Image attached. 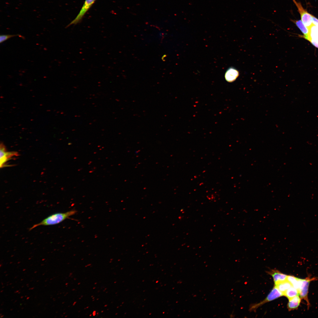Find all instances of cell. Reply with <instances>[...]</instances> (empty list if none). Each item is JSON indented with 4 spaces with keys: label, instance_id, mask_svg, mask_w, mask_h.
Returning <instances> with one entry per match:
<instances>
[{
    "label": "cell",
    "instance_id": "cell-1",
    "mask_svg": "<svg viewBox=\"0 0 318 318\" xmlns=\"http://www.w3.org/2000/svg\"><path fill=\"white\" fill-rule=\"evenodd\" d=\"M77 212L75 210H72L65 213H59L53 214L41 221L34 225L30 230L40 226H49L58 224L75 214Z\"/></svg>",
    "mask_w": 318,
    "mask_h": 318
},
{
    "label": "cell",
    "instance_id": "cell-2",
    "mask_svg": "<svg viewBox=\"0 0 318 318\" xmlns=\"http://www.w3.org/2000/svg\"><path fill=\"white\" fill-rule=\"evenodd\" d=\"M297 7L301 17V20L308 28L312 24V15L309 13L306 9L304 8L301 3L292 0Z\"/></svg>",
    "mask_w": 318,
    "mask_h": 318
},
{
    "label": "cell",
    "instance_id": "cell-3",
    "mask_svg": "<svg viewBox=\"0 0 318 318\" xmlns=\"http://www.w3.org/2000/svg\"><path fill=\"white\" fill-rule=\"evenodd\" d=\"M283 296H284L283 293L280 291L274 285V288L266 297L263 301L258 303L252 304L250 307V311H254L265 303L272 301Z\"/></svg>",
    "mask_w": 318,
    "mask_h": 318
},
{
    "label": "cell",
    "instance_id": "cell-4",
    "mask_svg": "<svg viewBox=\"0 0 318 318\" xmlns=\"http://www.w3.org/2000/svg\"><path fill=\"white\" fill-rule=\"evenodd\" d=\"M96 0H85L80 12L75 18L67 26L68 27L72 24H76L82 19L84 15L91 6Z\"/></svg>",
    "mask_w": 318,
    "mask_h": 318
},
{
    "label": "cell",
    "instance_id": "cell-5",
    "mask_svg": "<svg viewBox=\"0 0 318 318\" xmlns=\"http://www.w3.org/2000/svg\"><path fill=\"white\" fill-rule=\"evenodd\" d=\"M312 280L309 278L305 279H300V284L298 289L299 296L301 299L305 300L308 305L309 304L307 297L309 286L310 281Z\"/></svg>",
    "mask_w": 318,
    "mask_h": 318
},
{
    "label": "cell",
    "instance_id": "cell-6",
    "mask_svg": "<svg viewBox=\"0 0 318 318\" xmlns=\"http://www.w3.org/2000/svg\"><path fill=\"white\" fill-rule=\"evenodd\" d=\"M308 29L309 33L307 41L318 49V26L312 24Z\"/></svg>",
    "mask_w": 318,
    "mask_h": 318
},
{
    "label": "cell",
    "instance_id": "cell-7",
    "mask_svg": "<svg viewBox=\"0 0 318 318\" xmlns=\"http://www.w3.org/2000/svg\"><path fill=\"white\" fill-rule=\"evenodd\" d=\"M0 167H3L4 164L10 158L13 156H17L18 153L15 152L6 151L5 147L3 143L0 144Z\"/></svg>",
    "mask_w": 318,
    "mask_h": 318
},
{
    "label": "cell",
    "instance_id": "cell-8",
    "mask_svg": "<svg viewBox=\"0 0 318 318\" xmlns=\"http://www.w3.org/2000/svg\"><path fill=\"white\" fill-rule=\"evenodd\" d=\"M239 75V73L236 69L231 67L226 71L225 78L226 81L231 82L235 81Z\"/></svg>",
    "mask_w": 318,
    "mask_h": 318
},
{
    "label": "cell",
    "instance_id": "cell-9",
    "mask_svg": "<svg viewBox=\"0 0 318 318\" xmlns=\"http://www.w3.org/2000/svg\"><path fill=\"white\" fill-rule=\"evenodd\" d=\"M269 273L273 277L274 285L287 280V276L276 270H272Z\"/></svg>",
    "mask_w": 318,
    "mask_h": 318
},
{
    "label": "cell",
    "instance_id": "cell-10",
    "mask_svg": "<svg viewBox=\"0 0 318 318\" xmlns=\"http://www.w3.org/2000/svg\"><path fill=\"white\" fill-rule=\"evenodd\" d=\"M291 21L296 25L303 34V35L301 36V37L307 40L309 33L308 28L301 20L291 19Z\"/></svg>",
    "mask_w": 318,
    "mask_h": 318
},
{
    "label": "cell",
    "instance_id": "cell-11",
    "mask_svg": "<svg viewBox=\"0 0 318 318\" xmlns=\"http://www.w3.org/2000/svg\"><path fill=\"white\" fill-rule=\"evenodd\" d=\"M289 300L287 308L290 311L297 308L300 304L301 298L299 296H297L289 299Z\"/></svg>",
    "mask_w": 318,
    "mask_h": 318
},
{
    "label": "cell",
    "instance_id": "cell-12",
    "mask_svg": "<svg viewBox=\"0 0 318 318\" xmlns=\"http://www.w3.org/2000/svg\"><path fill=\"white\" fill-rule=\"evenodd\" d=\"M284 296L289 299L296 296H299V290L292 286L284 293Z\"/></svg>",
    "mask_w": 318,
    "mask_h": 318
},
{
    "label": "cell",
    "instance_id": "cell-13",
    "mask_svg": "<svg viewBox=\"0 0 318 318\" xmlns=\"http://www.w3.org/2000/svg\"><path fill=\"white\" fill-rule=\"evenodd\" d=\"M279 290L283 293H284L288 289L292 286L291 284L287 280L281 282L276 285H275Z\"/></svg>",
    "mask_w": 318,
    "mask_h": 318
},
{
    "label": "cell",
    "instance_id": "cell-14",
    "mask_svg": "<svg viewBox=\"0 0 318 318\" xmlns=\"http://www.w3.org/2000/svg\"><path fill=\"white\" fill-rule=\"evenodd\" d=\"M300 279L292 276H287V280L289 282L294 288L298 290L300 285Z\"/></svg>",
    "mask_w": 318,
    "mask_h": 318
},
{
    "label": "cell",
    "instance_id": "cell-15",
    "mask_svg": "<svg viewBox=\"0 0 318 318\" xmlns=\"http://www.w3.org/2000/svg\"><path fill=\"white\" fill-rule=\"evenodd\" d=\"M19 36L24 39V37L21 35L17 34H4L1 35L0 36V43H1L9 39L14 37Z\"/></svg>",
    "mask_w": 318,
    "mask_h": 318
},
{
    "label": "cell",
    "instance_id": "cell-16",
    "mask_svg": "<svg viewBox=\"0 0 318 318\" xmlns=\"http://www.w3.org/2000/svg\"><path fill=\"white\" fill-rule=\"evenodd\" d=\"M312 24L318 26V19L314 16H312Z\"/></svg>",
    "mask_w": 318,
    "mask_h": 318
},
{
    "label": "cell",
    "instance_id": "cell-17",
    "mask_svg": "<svg viewBox=\"0 0 318 318\" xmlns=\"http://www.w3.org/2000/svg\"><path fill=\"white\" fill-rule=\"evenodd\" d=\"M29 297H28V298H27V299H29Z\"/></svg>",
    "mask_w": 318,
    "mask_h": 318
},
{
    "label": "cell",
    "instance_id": "cell-18",
    "mask_svg": "<svg viewBox=\"0 0 318 318\" xmlns=\"http://www.w3.org/2000/svg\"><path fill=\"white\" fill-rule=\"evenodd\" d=\"M23 297H21V298H22Z\"/></svg>",
    "mask_w": 318,
    "mask_h": 318
}]
</instances>
